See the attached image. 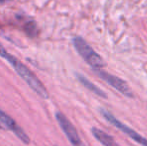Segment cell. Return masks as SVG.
<instances>
[{
    "mask_svg": "<svg viewBox=\"0 0 147 146\" xmlns=\"http://www.w3.org/2000/svg\"><path fill=\"white\" fill-rule=\"evenodd\" d=\"M92 134L99 142L104 146H119V144L116 141L113 139V137L111 135H109L108 133H106L105 131L101 130L96 127H93L92 128Z\"/></svg>",
    "mask_w": 147,
    "mask_h": 146,
    "instance_id": "7",
    "label": "cell"
},
{
    "mask_svg": "<svg viewBox=\"0 0 147 146\" xmlns=\"http://www.w3.org/2000/svg\"><path fill=\"white\" fill-rule=\"evenodd\" d=\"M76 77H77L78 81H79L85 88L90 90L91 92H93L94 94H96V95L100 96V97H102V98H107V94L105 93L104 91H102L99 87H97L95 84H93L91 81H89L85 76H83L82 74H76Z\"/></svg>",
    "mask_w": 147,
    "mask_h": 146,
    "instance_id": "8",
    "label": "cell"
},
{
    "mask_svg": "<svg viewBox=\"0 0 147 146\" xmlns=\"http://www.w3.org/2000/svg\"><path fill=\"white\" fill-rule=\"evenodd\" d=\"M0 56L5 59V60H7L11 64V66L15 69L18 75L27 83L28 86H30L32 88V90L35 93L38 94L43 99H47L49 97L48 91H47L44 84L40 81V79L26 65H24L19 59L16 58L12 54H10L9 52H7L6 49L1 44H0Z\"/></svg>",
    "mask_w": 147,
    "mask_h": 146,
    "instance_id": "1",
    "label": "cell"
},
{
    "mask_svg": "<svg viewBox=\"0 0 147 146\" xmlns=\"http://www.w3.org/2000/svg\"><path fill=\"white\" fill-rule=\"evenodd\" d=\"M0 129H3V128H2V126H1V124H0Z\"/></svg>",
    "mask_w": 147,
    "mask_h": 146,
    "instance_id": "10",
    "label": "cell"
},
{
    "mask_svg": "<svg viewBox=\"0 0 147 146\" xmlns=\"http://www.w3.org/2000/svg\"><path fill=\"white\" fill-rule=\"evenodd\" d=\"M0 124H1L2 128L10 130L11 132H13L22 142H24L25 144H29L30 143V138L28 137V135L26 134V132L5 112H3L0 109Z\"/></svg>",
    "mask_w": 147,
    "mask_h": 146,
    "instance_id": "6",
    "label": "cell"
},
{
    "mask_svg": "<svg viewBox=\"0 0 147 146\" xmlns=\"http://www.w3.org/2000/svg\"><path fill=\"white\" fill-rule=\"evenodd\" d=\"M73 45L78 54L83 58V60L93 69H102L105 66V62L102 57L84 40L82 37L76 36L73 38Z\"/></svg>",
    "mask_w": 147,
    "mask_h": 146,
    "instance_id": "2",
    "label": "cell"
},
{
    "mask_svg": "<svg viewBox=\"0 0 147 146\" xmlns=\"http://www.w3.org/2000/svg\"><path fill=\"white\" fill-rule=\"evenodd\" d=\"M55 118H56L59 126L61 127L64 134L67 136L68 140L70 141V143L72 144V146H85L83 143V141H82L81 138H80L76 128L74 127V125L70 122L69 119H68L63 113L56 112Z\"/></svg>",
    "mask_w": 147,
    "mask_h": 146,
    "instance_id": "4",
    "label": "cell"
},
{
    "mask_svg": "<svg viewBox=\"0 0 147 146\" xmlns=\"http://www.w3.org/2000/svg\"><path fill=\"white\" fill-rule=\"evenodd\" d=\"M100 112L102 114V116L108 121L109 123H111L112 125H114L115 127H117L120 131L124 133V134L127 135L129 138H131L132 140H134L135 142L139 143L142 146H147V139L145 137H143L141 134H139L138 132H136L134 129L130 128L129 126L125 125L124 123H122L121 121H119L115 116H113L109 111L105 109H100Z\"/></svg>",
    "mask_w": 147,
    "mask_h": 146,
    "instance_id": "3",
    "label": "cell"
},
{
    "mask_svg": "<svg viewBox=\"0 0 147 146\" xmlns=\"http://www.w3.org/2000/svg\"><path fill=\"white\" fill-rule=\"evenodd\" d=\"M95 73H96L97 76L103 79L107 84L113 87L114 89H116L118 92H120L121 94L125 95L126 97H132L133 94L131 92V89L128 86V84L126 83L124 80H122L121 78L117 77L115 75H112V74L106 72V71L102 70V69H95L93 70Z\"/></svg>",
    "mask_w": 147,
    "mask_h": 146,
    "instance_id": "5",
    "label": "cell"
},
{
    "mask_svg": "<svg viewBox=\"0 0 147 146\" xmlns=\"http://www.w3.org/2000/svg\"><path fill=\"white\" fill-rule=\"evenodd\" d=\"M5 1H7V0H0V2H5Z\"/></svg>",
    "mask_w": 147,
    "mask_h": 146,
    "instance_id": "9",
    "label": "cell"
}]
</instances>
